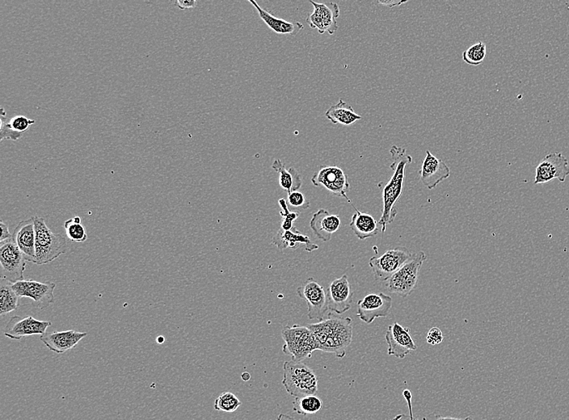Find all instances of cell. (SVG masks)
I'll return each mask as SVG.
<instances>
[{
  "label": "cell",
  "mask_w": 569,
  "mask_h": 420,
  "mask_svg": "<svg viewBox=\"0 0 569 420\" xmlns=\"http://www.w3.org/2000/svg\"><path fill=\"white\" fill-rule=\"evenodd\" d=\"M436 420H475L472 418L468 417L466 419H454V418H450V417H437Z\"/></svg>",
  "instance_id": "obj_40"
},
{
  "label": "cell",
  "mask_w": 569,
  "mask_h": 420,
  "mask_svg": "<svg viewBox=\"0 0 569 420\" xmlns=\"http://www.w3.org/2000/svg\"><path fill=\"white\" fill-rule=\"evenodd\" d=\"M165 337H163V336H160V337H158V339H157L158 344H163V343H165Z\"/></svg>",
  "instance_id": "obj_41"
},
{
  "label": "cell",
  "mask_w": 569,
  "mask_h": 420,
  "mask_svg": "<svg viewBox=\"0 0 569 420\" xmlns=\"http://www.w3.org/2000/svg\"><path fill=\"white\" fill-rule=\"evenodd\" d=\"M0 228H1L0 242L6 241L13 238V235L10 233L8 224H5L3 221H1V222H0Z\"/></svg>",
  "instance_id": "obj_37"
},
{
  "label": "cell",
  "mask_w": 569,
  "mask_h": 420,
  "mask_svg": "<svg viewBox=\"0 0 569 420\" xmlns=\"http://www.w3.org/2000/svg\"><path fill=\"white\" fill-rule=\"evenodd\" d=\"M64 229L67 238L76 243H83L88 240L85 227L81 224L80 217H75L64 222Z\"/></svg>",
  "instance_id": "obj_29"
},
{
  "label": "cell",
  "mask_w": 569,
  "mask_h": 420,
  "mask_svg": "<svg viewBox=\"0 0 569 420\" xmlns=\"http://www.w3.org/2000/svg\"><path fill=\"white\" fill-rule=\"evenodd\" d=\"M354 294L347 275L331 281L327 291L329 310L336 314L347 312L352 306Z\"/></svg>",
  "instance_id": "obj_15"
},
{
  "label": "cell",
  "mask_w": 569,
  "mask_h": 420,
  "mask_svg": "<svg viewBox=\"0 0 569 420\" xmlns=\"http://www.w3.org/2000/svg\"><path fill=\"white\" fill-rule=\"evenodd\" d=\"M51 325V321L38 320L32 316L24 319L14 316L5 328L4 335L9 339L19 340L26 336L42 335Z\"/></svg>",
  "instance_id": "obj_16"
},
{
  "label": "cell",
  "mask_w": 569,
  "mask_h": 420,
  "mask_svg": "<svg viewBox=\"0 0 569 420\" xmlns=\"http://www.w3.org/2000/svg\"><path fill=\"white\" fill-rule=\"evenodd\" d=\"M444 339L442 330L438 328H433L429 330L427 335V342L431 345L440 344Z\"/></svg>",
  "instance_id": "obj_35"
},
{
  "label": "cell",
  "mask_w": 569,
  "mask_h": 420,
  "mask_svg": "<svg viewBox=\"0 0 569 420\" xmlns=\"http://www.w3.org/2000/svg\"><path fill=\"white\" fill-rule=\"evenodd\" d=\"M0 264L1 278L13 284L24 280L26 260L13 239L0 243Z\"/></svg>",
  "instance_id": "obj_8"
},
{
  "label": "cell",
  "mask_w": 569,
  "mask_h": 420,
  "mask_svg": "<svg viewBox=\"0 0 569 420\" xmlns=\"http://www.w3.org/2000/svg\"><path fill=\"white\" fill-rule=\"evenodd\" d=\"M87 335L86 333L67 330L44 333L40 336V340L52 352L63 354L75 348Z\"/></svg>",
  "instance_id": "obj_20"
},
{
  "label": "cell",
  "mask_w": 569,
  "mask_h": 420,
  "mask_svg": "<svg viewBox=\"0 0 569 420\" xmlns=\"http://www.w3.org/2000/svg\"><path fill=\"white\" fill-rule=\"evenodd\" d=\"M325 117L333 124L343 126L353 125L363 118L354 112L352 106L343 100H340L336 105L330 107L326 111Z\"/></svg>",
  "instance_id": "obj_26"
},
{
  "label": "cell",
  "mask_w": 569,
  "mask_h": 420,
  "mask_svg": "<svg viewBox=\"0 0 569 420\" xmlns=\"http://www.w3.org/2000/svg\"><path fill=\"white\" fill-rule=\"evenodd\" d=\"M249 2L252 6L255 7L260 18L265 22L266 26L276 33L295 36L304 28V24L300 22H286V19L273 16L270 12L261 8L260 5L254 0H249Z\"/></svg>",
  "instance_id": "obj_23"
},
{
  "label": "cell",
  "mask_w": 569,
  "mask_h": 420,
  "mask_svg": "<svg viewBox=\"0 0 569 420\" xmlns=\"http://www.w3.org/2000/svg\"><path fill=\"white\" fill-rule=\"evenodd\" d=\"M33 217L36 233V259L33 264H47L56 260L59 256L66 254L68 250L66 239L61 235L53 233L42 217L38 216Z\"/></svg>",
  "instance_id": "obj_3"
},
{
  "label": "cell",
  "mask_w": 569,
  "mask_h": 420,
  "mask_svg": "<svg viewBox=\"0 0 569 420\" xmlns=\"http://www.w3.org/2000/svg\"><path fill=\"white\" fill-rule=\"evenodd\" d=\"M311 183L315 187H324L331 194L344 197L351 203L347 196L350 187L348 176L340 167L321 166L320 169L311 177Z\"/></svg>",
  "instance_id": "obj_9"
},
{
  "label": "cell",
  "mask_w": 569,
  "mask_h": 420,
  "mask_svg": "<svg viewBox=\"0 0 569 420\" xmlns=\"http://www.w3.org/2000/svg\"><path fill=\"white\" fill-rule=\"evenodd\" d=\"M197 4L196 0H176L175 2L176 6L181 10L195 8Z\"/></svg>",
  "instance_id": "obj_36"
},
{
  "label": "cell",
  "mask_w": 569,
  "mask_h": 420,
  "mask_svg": "<svg viewBox=\"0 0 569 420\" xmlns=\"http://www.w3.org/2000/svg\"><path fill=\"white\" fill-rule=\"evenodd\" d=\"M340 217L338 215H330L329 211L324 209L315 212L310 221L311 229L323 242L329 241L331 235L340 229Z\"/></svg>",
  "instance_id": "obj_21"
},
{
  "label": "cell",
  "mask_w": 569,
  "mask_h": 420,
  "mask_svg": "<svg viewBox=\"0 0 569 420\" xmlns=\"http://www.w3.org/2000/svg\"><path fill=\"white\" fill-rule=\"evenodd\" d=\"M35 123V121L28 119L26 116H15L9 120V126L14 131L24 133L28 128Z\"/></svg>",
  "instance_id": "obj_34"
},
{
  "label": "cell",
  "mask_w": 569,
  "mask_h": 420,
  "mask_svg": "<svg viewBox=\"0 0 569 420\" xmlns=\"http://www.w3.org/2000/svg\"><path fill=\"white\" fill-rule=\"evenodd\" d=\"M425 260L427 255L422 251L413 255V258L388 280L390 292L402 298H407L412 294L417 286L420 271Z\"/></svg>",
  "instance_id": "obj_6"
},
{
  "label": "cell",
  "mask_w": 569,
  "mask_h": 420,
  "mask_svg": "<svg viewBox=\"0 0 569 420\" xmlns=\"http://www.w3.org/2000/svg\"><path fill=\"white\" fill-rule=\"evenodd\" d=\"M419 174L422 184L429 190H434L440 183L450 177V170L446 162L438 159L429 151H427V156L422 162Z\"/></svg>",
  "instance_id": "obj_18"
},
{
  "label": "cell",
  "mask_w": 569,
  "mask_h": 420,
  "mask_svg": "<svg viewBox=\"0 0 569 420\" xmlns=\"http://www.w3.org/2000/svg\"><path fill=\"white\" fill-rule=\"evenodd\" d=\"M0 121H1V128H0V140L1 142L4 140H8L13 142H17L22 138L23 133L14 131L9 126V121L6 117V111L4 108H1V113H0Z\"/></svg>",
  "instance_id": "obj_33"
},
{
  "label": "cell",
  "mask_w": 569,
  "mask_h": 420,
  "mask_svg": "<svg viewBox=\"0 0 569 420\" xmlns=\"http://www.w3.org/2000/svg\"><path fill=\"white\" fill-rule=\"evenodd\" d=\"M276 420H296L295 418L288 416V414H280Z\"/></svg>",
  "instance_id": "obj_39"
},
{
  "label": "cell",
  "mask_w": 569,
  "mask_h": 420,
  "mask_svg": "<svg viewBox=\"0 0 569 420\" xmlns=\"http://www.w3.org/2000/svg\"><path fill=\"white\" fill-rule=\"evenodd\" d=\"M241 405L242 402L233 393L224 392L215 400L214 407L216 411L232 413L237 411Z\"/></svg>",
  "instance_id": "obj_31"
},
{
  "label": "cell",
  "mask_w": 569,
  "mask_h": 420,
  "mask_svg": "<svg viewBox=\"0 0 569 420\" xmlns=\"http://www.w3.org/2000/svg\"><path fill=\"white\" fill-rule=\"evenodd\" d=\"M407 2L408 1H397V0H386V1H382V0H379L378 3L379 4L384 5V6L393 8L400 6V5H402Z\"/></svg>",
  "instance_id": "obj_38"
},
{
  "label": "cell",
  "mask_w": 569,
  "mask_h": 420,
  "mask_svg": "<svg viewBox=\"0 0 569 420\" xmlns=\"http://www.w3.org/2000/svg\"><path fill=\"white\" fill-rule=\"evenodd\" d=\"M281 336L285 341L283 353L290 355L294 362H302L318 350L313 333L308 327L286 326L281 332Z\"/></svg>",
  "instance_id": "obj_5"
},
{
  "label": "cell",
  "mask_w": 569,
  "mask_h": 420,
  "mask_svg": "<svg viewBox=\"0 0 569 420\" xmlns=\"http://www.w3.org/2000/svg\"><path fill=\"white\" fill-rule=\"evenodd\" d=\"M385 339L388 345V355L399 359H404L411 352L418 349L410 334V329L402 327L398 323L389 326Z\"/></svg>",
  "instance_id": "obj_17"
},
{
  "label": "cell",
  "mask_w": 569,
  "mask_h": 420,
  "mask_svg": "<svg viewBox=\"0 0 569 420\" xmlns=\"http://www.w3.org/2000/svg\"><path fill=\"white\" fill-rule=\"evenodd\" d=\"M56 287V283L49 281L39 283L33 280H23L13 285V288L19 299H32L39 310L47 309L53 303V291Z\"/></svg>",
  "instance_id": "obj_11"
},
{
  "label": "cell",
  "mask_w": 569,
  "mask_h": 420,
  "mask_svg": "<svg viewBox=\"0 0 569 420\" xmlns=\"http://www.w3.org/2000/svg\"><path fill=\"white\" fill-rule=\"evenodd\" d=\"M272 244L281 251L286 249H297L301 245L305 246V249L309 252L319 249V246L313 244L308 236L301 234L297 228L291 230H285L280 228L272 240Z\"/></svg>",
  "instance_id": "obj_22"
},
{
  "label": "cell",
  "mask_w": 569,
  "mask_h": 420,
  "mask_svg": "<svg viewBox=\"0 0 569 420\" xmlns=\"http://www.w3.org/2000/svg\"><path fill=\"white\" fill-rule=\"evenodd\" d=\"M390 154L393 160L390 168L393 170L394 173L383 190L384 209L379 221V225L382 226L383 233L387 229V226L393 224L395 217L397 215L395 204L397 203L403 194L405 167L412 164L413 162L412 156L407 154V151L404 147L394 145L390 148Z\"/></svg>",
  "instance_id": "obj_2"
},
{
  "label": "cell",
  "mask_w": 569,
  "mask_h": 420,
  "mask_svg": "<svg viewBox=\"0 0 569 420\" xmlns=\"http://www.w3.org/2000/svg\"><path fill=\"white\" fill-rule=\"evenodd\" d=\"M313 5L314 11L311 12L306 22L310 28L318 29L320 34L328 33L333 35L338 29L336 19L340 17V8L338 3L329 2L319 3L310 1Z\"/></svg>",
  "instance_id": "obj_13"
},
{
  "label": "cell",
  "mask_w": 569,
  "mask_h": 420,
  "mask_svg": "<svg viewBox=\"0 0 569 420\" xmlns=\"http://www.w3.org/2000/svg\"><path fill=\"white\" fill-rule=\"evenodd\" d=\"M413 255L404 246L385 251L381 256H374L369 261L374 279L388 280L397 271L413 258Z\"/></svg>",
  "instance_id": "obj_7"
},
{
  "label": "cell",
  "mask_w": 569,
  "mask_h": 420,
  "mask_svg": "<svg viewBox=\"0 0 569 420\" xmlns=\"http://www.w3.org/2000/svg\"><path fill=\"white\" fill-rule=\"evenodd\" d=\"M352 324V319L329 313L328 318L310 324L308 328L313 333L318 350L334 353L341 359L345 358L346 349L353 341Z\"/></svg>",
  "instance_id": "obj_1"
},
{
  "label": "cell",
  "mask_w": 569,
  "mask_h": 420,
  "mask_svg": "<svg viewBox=\"0 0 569 420\" xmlns=\"http://www.w3.org/2000/svg\"><path fill=\"white\" fill-rule=\"evenodd\" d=\"M487 54L486 44L483 42L474 44L463 53V61L469 65L479 66L486 59Z\"/></svg>",
  "instance_id": "obj_30"
},
{
  "label": "cell",
  "mask_w": 569,
  "mask_h": 420,
  "mask_svg": "<svg viewBox=\"0 0 569 420\" xmlns=\"http://www.w3.org/2000/svg\"><path fill=\"white\" fill-rule=\"evenodd\" d=\"M322 408V400L315 396V395L295 398L293 402L294 412L301 414V416H308V414H316L319 412Z\"/></svg>",
  "instance_id": "obj_28"
},
{
  "label": "cell",
  "mask_w": 569,
  "mask_h": 420,
  "mask_svg": "<svg viewBox=\"0 0 569 420\" xmlns=\"http://www.w3.org/2000/svg\"><path fill=\"white\" fill-rule=\"evenodd\" d=\"M393 303L392 296L384 293L365 295L358 301L357 315L365 324H372L375 319L388 317Z\"/></svg>",
  "instance_id": "obj_14"
},
{
  "label": "cell",
  "mask_w": 569,
  "mask_h": 420,
  "mask_svg": "<svg viewBox=\"0 0 569 420\" xmlns=\"http://www.w3.org/2000/svg\"><path fill=\"white\" fill-rule=\"evenodd\" d=\"M283 385L287 393L295 398L315 395L318 392V379L313 370L303 362L294 360L283 364Z\"/></svg>",
  "instance_id": "obj_4"
},
{
  "label": "cell",
  "mask_w": 569,
  "mask_h": 420,
  "mask_svg": "<svg viewBox=\"0 0 569 420\" xmlns=\"http://www.w3.org/2000/svg\"><path fill=\"white\" fill-rule=\"evenodd\" d=\"M12 239L21 251L24 259L34 263L36 259V233L33 217L19 222L13 231Z\"/></svg>",
  "instance_id": "obj_19"
},
{
  "label": "cell",
  "mask_w": 569,
  "mask_h": 420,
  "mask_svg": "<svg viewBox=\"0 0 569 420\" xmlns=\"http://www.w3.org/2000/svg\"><path fill=\"white\" fill-rule=\"evenodd\" d=\"M273 169L279 173V185L281 190L290 194L292 192L299 191L303 185V180L298 171L294 167L286 170L285 165L281 160L277 159L272 165Z\"/></svg>",
  "instance_id": "obj_25"
},
{
  "label": "cell",
  "mask_w": 569,
  "mask_h": 420,
  "mask_svg": "<svg viewBox=\"0 0 569 420\" xmlns=\"http://www.w3.org/2000/svg\"><path fill=\"white\" fill-rule=\"evenodd\" d=\"M286 203L290 210L299 212V214L308 210L310 206V202L306 200L304 195L299 191L290 192Z\"/></svg>",
  "instance_id": "obj_32"
},
{
  "label": "cell",
  "mask_w": 569,
  "mask_h": 420,
  "mask_svg": "<svg viewBox=\"0 0 569 420\" xmlns=\"http://www.w3.org/2000/svg\"><path fill=\"white\" fill-rule=\"evenodd\" d=\"M297 294L308 304L309 319L319 321L324 319L329 305L328 296L322 285L313 278H309L301 287L297 289Z\"/></svg>",
  "instance_id": "obj_10"
},
{
  "label": "cell",
  "mask_w": 569,
  "mask_h": 420,
  "mask_svg": "<svg viewBox=\"0 0 569 420\" xmlns=\"http://www.w3.org/2000/svg\"><path fill=\"white\" fill-rule=\"evenodd\" d=\"M569 176L568 161L561 153H551L536 167L534 185L545 184L553 180L565 182Z\"/></svg>",
  "instance_id": "obj_12"
},
{
  "label": "cell",
  "mask_w": 569,
  "mask_h": 420,
  "mask_svg": "<svg viewBox=\"0 0 569 420\" xmlns=\"http://www.w3.org/2000/svg\"><path fill=\"white\" fill-rule=\"evenodd\" d=\"M354 208L356 212L353 215L352 219H351L349 226L351 230L354 231V235L360 240H364L377 235L379 230V221L373 216L360 212L354 206Z\"/></svg>",
  "instance_id": "obj_24"
},
{
  "label": "cell",
  "mask_w": 569,
  "mask_h": 420,
  "mask_svg": "<svg viewBox=\"0 0 569 420\" xmlns=\"http://www.w3.org/2000/svg\"><path fill=\"white\" fill-rule=\"evenodd\" d=\"M13 285L6 279H0V314L2 316L13 312L19 308V298Z\"/></svg>",
  "instance_id": "obj_27"
}]
</instances>
